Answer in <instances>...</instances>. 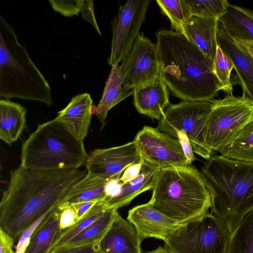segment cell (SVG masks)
<instances>
[{
	"label": "cell",
	"mask_w": 253,
	"mask_h": 253,
	"mask_svg": "<svg viewBox=\"0 0 253 253\" xmlns=\"http://www.w3.org/2000/svg\"><path fill=\"white\" fill-rule=\"evenodd\" d=\"M148 202L180 224L208 213L211 206L201 173L192 165L159 169Z\"/></svg>",
	"instance_id": "obj_4"
},
{
	"label": "cell",
	"mask_w": 253,
	"mask_h": 253,
	"mask_svg": "<svg viewBox=\"0 0 253 253\" xmlns=\"http://www.w3.org/2000/svg\"><path fill=\"white\" fill-rule=\"evenodd\" d=\"M107 182L87 174L72 188L63 203L74 204L89 201H104Z\"/></svg>",
	"instance_id": "obj_25"
},
{
	"label": "cell",
	"mask_w": 253,
	"mask_h": 253,
	"mask_svg": "<svg viewBox=\"0 0 253 253\" xmlns=\"http://www.w3.org/2000/svg\"><path fill=\"white\" fill-rule=\"evenodd\" d=\"M92 103L89 93L78 94L72 98L65 108L58 112L55 119L78 139L84 142L90 125Z\"/></svg>",
	"instance_id": "obj_16"
},
{
	"label": "cell",
	"mask_w": 253,
	"mask_h": 253,
	"mask_svg": "<svg viewBox=\"0 0 253 253\" xmlns=\"http://www.w3.org/2000/svg\"><path fill=\"white\" fill-rule=\"evenodd\" d=\"M214 73L222 86V90L232 94L233 87L230 75L233 69L232 62L217 44L213 61Z\"/></svg>",
	"instance_id": "obj_32"
},
{
	"label": "cell",
	"mask_w": 253,
	"mask_h": 253,
	"mask_svg": "<svg viewBox=\"0 0 253 253\" xmlns=\"http://www.w3.org/2000/svg\"><path fill=\"white\" fill-rule=\"evenodd\" d=\"M60 210V227L62 231L69 228L76 222L77 214L72 204L62 203L59 205Z\"/></svg>",
	"instance_id": "obj_35"
},
{
	"label": "cell",
	"mask_w": 253,
	"mask_h": 253,
	"mask_svg": "<svg viewBox=\"0 0 253 253\" xmlns=\"http://www.w3.org/2000/svg\"><path fill=\"white\" fill-rule=\"evenodd\" d=\"M171 253H172L171 252Z\"/></svg>",
	"instance_id": "obj_46"
},
{
	"label": "cell",
	"mask_w": 253,
	"mask_h": 253,
	"mask_svg": "<svg viewBox=\"0 0 253 253\" xmlns=\"http://www.w3.org/2000/svg\"><path fill=\"white\" fill-rule=\"evenodd\" d=\"M143 162L137 164L131 165L125 170L120 178V180L123 183V184L134 180L138 176L140 172Z\"/></svg>",
	"instance_id": "obj_40"
},
{
	"label": "cell",
	"mask_w": 253,
	"mask_h": 253,
	"mask_svg": "<svg viewBox=\"0 0 253 253\" xmlns=\"http://www.w3.org/2000/svg\"><path fill=\"white\" fill-rule=\"evenodd\" d=\"M53 209L42 215L35 222L32 223L21 234L15 247V253H25L30 244L31 237L32 234L39 226V225L44 220L47 215Z\"/></svg>",
	"instance_id": "obj_34"
},
{
	"label": "cell",
	"mask_w": 253,
	"mask_h": 253,
	"mask_svg": "<svg viewBox=\"0 0 253 253\" xmlns=\"http://www.w3.org/2000/svg\"><path fill=\"white\" fill-rule=\"evenodd\" d=\"M156 2L169 19L172 29L182 32V25L192 15L186 0H157Z\"/></svg>",
	"instance_id": "obj_30"
},
{
	"label": "cell",
	"mask_w": 253,
	"mask_h": 253,
	"mask_svg": "<svg viewBox=\"0 0 253 253\" xmlns=\"http://www.w3.org/2000/svg\"><path fill=\"white\" fill-rule=\"evenodd\" d=\"M216 38L217 44L232 62L243 89V94L253 101V62L237 46L219 22Z\"/></svg>",
	"instance_id": "obj_17"
},
{
	"label": "cell",
	"mask_w": 253,
	"mask_h": 253,
	"mask_svg": "<svg viewBox=\"0 0 253 253\" xmlns=\"http://www.w3.org/2000/svg\"><path fill=\"white\" fill-rule=\"evenodd\" d=\"M133 141L143 160L155 167L188 165L179 140L158 128L144 126Z\"/></svg>",
	"instance_id": "obj_12"
},
{
	"label": "cell",
	"mask_w": 253,
	"mask_h": 253,
	"mask_svg": "<svg viewBox=\"0 0 253 253\" xmlns=\"http://www.w3.org/2000/svg\"><path fill=\"white\" fill-rule=\"evenodd\" d=\"M117 211V210L114 209L107 210L98 219L61 248L99 244L112 224Z\"/></svg>",
	"instance_id": "obj_26"
},
{
	"label": "cell",
	"mask_w": 253,
	"mask_h": 253,
	"mask_svg": "<svg viewBox=\"0 0 253 253\" xmlns=\"http://www.w3.org/2000/svg\"><path fill=\"white\" fill-rule=\"evenodd\" d=\"M84 0H49L52 9L65 17L77 15L81 11Z\"/></svg>",
	"instance_id": "obj_33"
},
{
	"label": "cell",
	"mask_w": 253,
	"mask_h": 253,
	"mask_svg": "<svg viewBox=\"0 0 253 253\" xmlns=\"http://www.w3.org/2000/svg\"><path fill=\"white\" fill-rule=\"evenodd\" d=\"M200 172L211 195V213L230 234L253 209V163L213 152Z\"/></svg>",
	"instance_id": "obj_3"
},
{
	"label": "cell",
	"mask_w": 253,
	"mask_h": 253,
	"mask_svg": "<svg viewBox=\"0 0 253 253\" xmlns=\"http://www.w3.org/2000/svg\"><path fill=\"white\" fill-rule=\"evenodd\" d=\"M87 155L84 142L54 119L39 125L23 142L20 166L41 171L76 169Z\"/></svg>",
	"instance_id": "obj_6"
},
{
	"label": "cell",
	"mask_w": 253,
	"mask_h": 253,
	"mask_svg": "<svg viewBox=\"0 0 253 253\" xmlns=\"http://www.w3.org/2000/svg\"><path fill=\"white\" fill-rule=\"evenodd\" d=\"M159 169L143 161L138 176L134 180L123 184L117 196L104 202L107 208L117 210L128 205L139 194L152 190Z\"/></svg>",
	"instance_id": "obj_20"
},
{
	"label": "cell",
	"mask_w": 253,
	"mask_h": 253,
	"mask_svg": "<svg viewBox=\"0 0 253 253\" xmlns=\"http://www.w3.org/2000/svg\"><path fill=\"white\" fill-rule=\"evenodd\" d=\"M98 201H89L72 204L76 211V222L83 217Z\"/></svg>",
	"instance_id": "obj_42"
},
{
	"label": "cell",
	"mask_w": 253,
	"mask_h": 253,
	"mask_svg": "<svg viewBox=\"0 0 253 253\" xmlns=\"http://www.w3.org/2000/svg\"><path fill=\"white\" fill-rule=\"evenodd\" d=\"M59 205L47 215L32 234L25 253H51L61 230Z\"/></svg>",
	"instance_id": "obj_23"
},
{
	"label": "cell",
	"mask_w": 253,
	"mask_h": 253,
	"mask_svg": "<svg viewBox=\"0 0 253 253\" xmlns=\"http://www.w3.org/2000/svg\"><path fill=\"white\" fill-rule=\"evenodd\" d=\"M161 78L173 95L183 101H209L222 86L213 61L182 32L162 29L156 33Z\"/></svg>",
	"instance_id": "obj_2"
},
{
	"label": "cell",
	"mask_w": 253,
	"mask_h": 253,
	"mask_svg": "<svg viewBox=\"0 0 253 253\" xmlns=\"http://www.w3.org/2000/svg\"><path fill=\"white\" fill-rule=\"evenodd\" d=\"M123 80L124 75L121 65L112 67L96 110V116L101 124V129L106 125L108 111L121 101L134 94V89L131 90L123 85Z\"/></svg>",
	"instance_id": "obj_21"
},
{
	"label": "cell",
	"mask_w": 253,
	"mask_h": 253,
	"mask_svg": "<svg viewBox=\"0 0 253 253\" xmlns=\"http://www.w3.org/2000/svg\"><path fill=\"white\" fill-rule=\"evenodd\" d=\"M176 138L179 140L183 153L187 158L188 165H191L196 158L194 155L192 146L187 134L182 131H178L176 133Z\"/></svg>",
	"instance_id": "obj_36"
},
{
	"label": "cell",
	"mask_w": 253,
	"mask_h": 253,
	"mask_svg": "<svg viewBox=\"0 0 253 253\" xmlns=\"http://www.w3.org/2000/svg\"><path fill=\"white\" fill-rule=\"evenodd\" d=\"M192 15L219 19L226 11V0H186Z\"/></svg>",
	"instance_id": "obj_31"
},
{
	"label": "cell",
	"mask_w": 253,
	"mask_h": 253,
	"mask_svg": "<svg viewBox=\"0 0 253 253\" xmlns=\"http://www.w3.org/2000/svg\"><path fill=\"white\" fill-rule=\"evenodd\" d=\"M99 244H91L71 248H61L51 253H99Z\"/></svg>",
	"instance_id": "obj_37"
},
{
	"label": "cell",
	"mask_w": 253,
	"mask_h": 253,
	"mask_svg": "<svg viewBox=\"0 0 253 253\" xmlns=\"http://www.w3.org/2000/svg\"><path fill=\"white\" fill-rule=\"evenodd\" d=\"M81 12L83 19L89 22L95 29L98 34L101 36V33L98 26L95 16L93 9V0H85Z\"/></svg>",
	"instance_id": "obj_38"
},
{
	"label": "cell",
	"mask_w": 253,
	"mask_h": 253,
	"mask_svg": "<svg viewBox=\"0 0 253 253\" xmlns=\"http://www.w3.org/2000/svg\"><path fill=\"white\" fill-rule=\"evenodd\" d=\"M151 0H128L120 6L111 22L112 39L108 64L119 65L138 37Z\"/></svg>",
	"instance_id": "obj_11"
},
{
	"label": "cell",
	"mask_w": 253,
	"mask_h": 253,
	"mask_svg": "<svg viewBox=\"0 0 253 253\" xmlns=\"http://www.w3.org/2000/svg\"><path fill=\"white\" fill-rule=\"evenodd\" d=\"M218 21L232 39L253 42V11L229 3Z\"/></svg>",
	"instance_id": "obj_24"
},
{
	"label": "cell",
	"mask_w": 253,
	"mask_h": 253,
	"mask_svg": "<svg viewBox=\"0 0 253 253\" xmlns=\"http://www.w3.org/2000/svg\"><path fill=\"white\" fill-rule=\"evenodd\" d=\"M253 120V101L245 94H227L213 99L211 110L202 130L205 147L211 153L228 146L242 129Z\"/></svg>",
	"instance_id": "obj_7"
},
{
	"label": "cell",
	"mask_w": 253,
	"mask_h": 253,
	"mask_svg": "<svg viewBox=\"0 0 253 253\" xmlns=\"http://www.w3.org/2000/svg\"><path fill=\"white\" fill-rule=\"evenodd\" d=\"M226 253H253V209L230 234Z\"/></svg>",
	"instance_id": "obj_28"
},
{
	"label": "cell",
	"mask_w": 253,
	"mask_h": 253,
	"mask_svg": "<svg viewBox=\"0 0 253 253\" xmlns=\"http://www.w3.org/2000/svg\"><path fill=\"white\" fill-rule=\"evenodd\" d=\"M0 96L53 104L50 85L0 14Z\"/></svg>",
	"instance_id": "obj_5"
},
{
	"label": "cell",
	"mask_w": 253,
	"mask_h": 253,
	"mask_svg": "<svg viewBox=\"0 0 253 253\" xmlns=\"http://www.w3.org/2000/svg\"><path fill=\"white\" fill-rule=\"evenodd\" d=\"M123 85L133 90L152 84L161 78L157 43L140 33L121 64Z\"/></svg>",
	"instance_id": "obj_10"
},
{
	"label": "cell",
	"mask_w": 253,
	"mask_h": 253,
	"mask_svg": "<svg viewBox=\"0 0 253 253\" xmlns=\"http://www.w3.org/2000/svg\"><path fill=\"white\" fill-rule=\"evenodd\" d=\"M218 153L227 158L253 163V120L242 129L228 146Z\"/></svg>",
	"instance_id": "obj_27"
},
{
	"label": "cell",
	"mask_w": 253,
	"mask_h": 253,
	"mask_svg": "<svg viewBox=\"0 0 253 253\" xmlns=\"http://www.w3.org/2000/svg\"><path fill=\"white\" fill-rule=\"evenodd\" d=\"M123 183L120 178L107 181L105 186V197L104 202L117 196L120 192Z\"/></svg>",
	"instance_id": "obj_39"
},
{
	"label": "cell",
	"mask_w": 253,
	"mask_h": 253,
	"mask_svg": "<svg viewBox=\"0 0 253 253\" xmlns=\"http://www.w3.org/2000/svg\"><path fill=\"white\" fill-rule=\"evenodd\" d=\"M14 242L10 235L0 229V253H15L12 249Z\"/></svg>",
	"instance_id": "obj_41"
},
{
	"label": "cell",
	"mask_w": 253,
	"mask_h": 253,
	"mask_svg": "<svg viewBox=\"0 0 253 253\" xmlns=\"http://www.w3.org/2000/svg\"><path fill=\"white\" fill-rule=\"evenodd\" d=\"M134 91L133 104L137 111L159 121L169 104L168 86L162 79L160 78Z\"/></svg>",
	"instance_id": "obj_19"
},
{
	"label": "cell",
	"mask_w": 253,
	"mask_h": 253,
	"mask_svg": "<svg viewBox=\"0 0 253 253\" xmlns=\"http://www.w3.org/2000/svg\"><path fill=\"white\" fill-rule=\"evenodd\" d=\"M143 161L133 140L118 146L91 150L85 165L88 175L108 181L120 178L127 167Z\"/></svg>",
	"instance_id": "obj_13"
},
{
	"label": "cell",
	"mask_w": 253,
	"mask_h": 253,
	"mask_svg": "<svg viewBox=\"0 0 253 253\" xmlns=\"http://www.w3.org/2000/svg\"><path fill=\"white\" fill-rule=\"evenodd\" d=\"M233 40L237 46L250 58L253 63V42L249 41Z\"/></svg>",
	"instance_id": "obj_43"
},
{
	"label": "cell",
	"mask_w": 253,
	"mask_h": 253,
	"mask_svg": "<svg viewBox=\"0 0 253 253\" xmlns=\"http://www.w3.org/2000/svg\"><path fill=\"white\" fill-rule=\"evenodd\" d=\"M108 209L103 201H98L83 217L76 222L74 225L61 232L59 238L54 244L52 252L67 244L74 237L101 216Z\"/></svg>",
	"instance_id": "obj_29"
},
{
	"label": "cell",
	"mask_w": 253,
	"mask_h": 253,
	"mask_svg": "<svg viewBox=\"0 0 253 253\" xmlns=\"http://www.w3.org/2000/svg\"><path fill=\"white\" fill-rule=\"evenodd\" d=\"M127 220L135 227L141 242L148 238L164 241L168 234L180 224L155 209L149 202L130 209Z\"/></svg>",
	"instance_id": "obj_14"
},
{
	"label": "cell",
	"mask_w": 253,
	"mask_h": 253,
	"mask_svg": "<svg viewBox=\"0 0 253 253\" xmlns=\"http://www.w3.org/2000/svg\"><path fill=\"white\" fill-rule=\"evenodd\" d=\"M87 175L79 169L41 171L20 165L10 171L0 202V229L18 241L32 223L62 204Z\"/></svg>",
	"instance_id": "obj_1"
},
{
	"label": "cell",
	"mask_w": 253,
	"mask_h": 253,
	"mask_svg": "<svg viewBox=\"0 0 253 253\" xmlns=\"http://www.w3.org/2000/svg\"><path fill=\"white\" fill-rule=\"evenodd\" d=\"M230 234L212 213L179 224L164 242L172 253H226Z\"/></svg>",
	"instance_id": "obj_8"
},
{
	"label": "cell",
	"mask_w": 253,
	"mask_h": 253,
	"mask_svg": "<svg viewBox=\"0 0 253 253\" xmlns=\"http://www.w3.org/2000/svg\"><path fill=\"white\" fill-rule=\"evenodd\" d=\"M141 242L134 225L117 211L99 246L101 253H142Z\"/></svg>",
	"instance_id": "obj_15"
},
{
	"label": "cell",
	"mask_w": 253,
	"mask_h": 253,
	"mask_svg": "<svg viewBox=\"0 0 253 253\" xmlns=\"http://www.w3.org/2000/svg\"><path fill=\"white\" fill-rule=\"evenodd\" d=\"M99 253H101L99 252Z\"/></svg>",
	"instance_id": "obj_45"
},
{
	"label": "cell",
	"mask_w": 253,
	"mask_h": 253,
	"mask_svg": "<svg viewBox=\"0 0 253 253\" xmlns=\"http://www.w3.org/2000/svg\"><path fill=\"white\" fill-rule=\"evenodd\" d=\"M26 109L8 99L0 100V138L11 145L20 137L26 126Z\"/></svg>",
	"instance_id": "obj_22"
},
{
	"label": "cell",
	"mask_w": 253,
	"mask_h": 253,
	"mask_svg": "<svg viewBox=\"0 0 253 253\" xmlns=\"http://www.w3.org/2000/svg\"><path fill=\"white\" fill-rule=\"evenodd\" d=\"M145 253H171V252L165 247L159 246L156 249L151 251Z\"/></svg>",
	"instance_id": "obj_44"
},
{
	"label": "cell",
	"mask_w": 253,
	"mask_h": 253,
	"mask_svg": "<svg viewBox=\"0 0 253 253\" xmlns=\"http://www.w3.org/2000/svg\"><path fill=\"white\" fill-rule=\"evenodd\" d=\"M218 24V19L192 15L182 27V33L212 61L217 46Z\"/></svg>",
	"instance_id": "obj_18"
},
{
	"label": "cell",
	"mask_w": 253,
	"mask_h": 253,
	"mask_svg": "<svg viewBox=\"0 0 253 253\" xmlns=\"http://www.w3.org/2000/svg\"><path fill=\"white\" fill-rule=\"evenodd\" d=\"M212 105L213 99L183 101L175 104L169 103L159 120L157 128L175 138H176L177 131L184 132L191 143L194 153L207 160L213 152L211 153L205 147L202 138V130Z\"/></svg>",
	"instance_id": "obj_9"
}]
</instances>
